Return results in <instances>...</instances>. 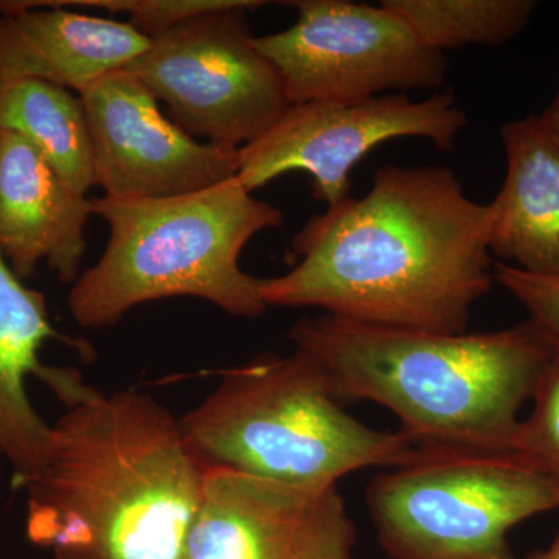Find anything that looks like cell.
Instances as JSON below:
<instances>
[{
    "label": "cell",
    "mask_w": 559,
    "mask_h": 559,
    "mask_svg": "<svg viewBox=\"0 0 559 559\" xmlns=\"http://www.w3.org/2000/svg\"><path fill=\"white\" fill-rule=\"evenodd\" d=\"M491 223V204L471 200L451 168L385 165L362 198L307 221L293 238L299 263L260 278V294L267 308L466 333L474 305L495 283Z\"/></svg>",
    "instance_id": "6da1fadb"
},
{
    "label": "cell",
    "mask_w": 559,
    "mask_h": 559,
    "mask_svg": "<svg viewBox=\"0 0 559 559\" xmlns=\"http://www.w3.org/2000/svg\"><path fill=\"white\" fill-rule=\"evenodd\" d=\"M46 465L27 495L28 539L55 559H182L207 468L179 419L132 390L105 393L69 370L53 390Z\"/></svg>",
    "instance_id": "7a4b0ae2"
},
{
    "label": "cell",
    "mask_w": 559,
    "mask_h": 559,
    "mask_svg": "<svg viewBox=\"0 0 559 559\" xmlns=\"http://www.w3.org/2000/svg\"><path fill=\"white\" fill-rule=\"evenodd\" d=\"M337 399L373 401L417 447L510 451L555 347L532 322L489 333L369 325L325 314L289 331Z\"/></svg>",
    "instance_id": "3957f363"
},
{
    "label": "cell",
    "mask_w": 559,
    "mask_h": 559,
    "mask_svg": "<svg viewBox=\"0 0 559 559\" xmlns=\"http://www.w3.org/2000/svg\"><path fill=\"white\" fill-rule=\"evenodd\" d=\"M92 213L108 224L109 240L70 288L69 311L83 329H108L140 305L171 297L205 300L241 319L267 310L260 278L242 271L240 259L285 216L237 178L182 197H102Z\"/></svg>",
    "instance_id": "277c9868"
},
{
    "label": "cell",
    "mask_w": 559,
    "mask_h": 559,
    "mask_svg": "<svg viewBox=\"0 0 559 559\" xmlns=\"http://www.w3.org/2000/svg\"><path fill=\"white\" fill-rule=\"evenodd\" d=\"M218 388L179 419L207 469L299 485H337L355 471L395 468L418 447L403 430L364 425L342 407L307 353L261 355L224 370Z\"/></svg>",
    "instance_id": "5b68a950"
},
{
    "label": "cell",
    "mask_w": 559,
    "mask_h": 559,
    "mask_svg": "<svg viewBox=\"0 0 559 559\" xmlns=\"http://www.w3.org/2000/svg\"><path fill=\"white\" fill-rule=\"evenodd\" d=\"M392 559H516L507 533L559 509V487L510 451L418 447L367 488Z\"/></svg>",
    "instance_id": "8992f818"
},
{
    "label": "cell",
    "mask_w": 559,
    "mask_h": 559,
    "mask_svg": "<svg viewBox=\"0 0 559 559\" xmlns=\"http://www.w3.org/2000/svg\"><path fill=\"white\" fill-rule=\"evenodd\" d=\"M259 0H230L223 9L180 22L150 40L127 66L168 119L193 139L242 148L289 108L277 70L255 46L248 11Z\"/></svg>",
    "instance_id": "52a82bcc"
},
{
    "label": "cell",
    "mask_w": 559,
    "mask_h": 559,
    "mask_svg": "<svg viewBox=\"0 0 559 559\" xmlns=\"http://www.w3.org/2000/svg\"><path fill=\"white\" fill-rule=\"evenodd\" d=\"M288 5L297 10V21L255 38V46L277 70L289 105L356 103L447 83L444 53L425 46L384 2L299 0Z\"/></svg>",
    "instance_id": "ba28073f"
},
{
    "label": "cell",
    "mask_w": 559,
    "mask_h": 559,
    "mask_svg": "<svg viewBox=\"0 0 559 559\" xmlns=\"http://www.w3.org/2000/svg\"><path fill=\"white\" fill-rule=\"evenodd\" d=\"M466 127L468 116L452 91L419 102L390 94L356 103H297L238 150L237 179L252 193L288 173H308L312 197L333 207L352 197L349 176L371 150L417 138L450 151Z\"/></svg>",
    "instance_id": "9c48e42d"
},
{
    "label": "cell",
    "mask_w": 559,
    "mask_h": 559,
    "mask_svg": "<svg viewBox=\"0 0 559 559\" xmlns=\"http://www.w3.org/2000/svg\"><path fill=\"white\" fill-rule=\"evenodd\" d=\"M356 528L337 485L238 471L205 474L182 559H353Z\"/></svg>",
    "instance_id": "30bf717a"
},
{
    "label": "cell",
    "mask_w": 559,
    "mask_h": 559,
    "mask_svg": "<svg viewBox=\"0 0 559 559\" xmlns=\"http://www.w3.org/2000/svg\"><path fill=\"white\" fill-rule=\"evenodd\" d=\"M95 186L105 197L170 198L237 178L238 150L200 142L162 114L153 92L120 69L80 92Z\"/></svg>",
    "instance_id": "8fae6325"
},
{
    "label": "cell",
    "mask_w": 559,
    "mask_h": 559,
    "mask_svg": "<svg viewBox=\"0 0 559 559\" xmlns=\"http://www.w3.org/2000/svg\"><path fill=\"white\" fill-rule=\"evenodd\" d=\"M92 215V200L70 189L25 140L0 134V253L17 277H32L47 263L73 285Z\"/></svg>",
    "instance_id": "7c38bea8"
},
{
    "label": "cell",
    "mask_w": 559,
    "mask_h": 559,
    "mask_svg": "<svg viewBox=\"0 0 559 559\" xmlns=\"http://www.w3.org/2000/svg\"><path fill=\"white\" fill-rule=\"evenodd\" d=\"M148 46L127 21L62 7L0 11V81H44L80 94Z\"/></svg>",
    "instance_id": "4fadbf2b"
},
{
    "label": "cell",
    "mask_w": 559,
    "mask_h": 559,
    "mask_svg": "<svg viewBox=\"0 0 559 559\" xmlns=\"http://www.w3.org/2000/svg\"><path fill=\"white\" fill-rule=\"evenodd\" d=\"M507 173L492 209L489 253L498 263L559 277V146L539 116L500 130Z\"/></svg>",
    "instance_id": "5bb4252c"
},
{
    "label": "cell",
    "mask_w": 559,
    "mask_h": 559,
    "mask_svg": "<svg viewBox=\"0 0 559 559\" xmlns=\"http://www.w3.org/2000/svg\"><path fill=\"white\" fill-rule=\"evenodd\" d=\"M50 340L66 337L51 325L46 299L0 253V457L13 468L16 487L44 468L51 450V425L27 389L31 377L49 381L53 367L40 362V349Z\"/></svg>",
    "instance_id": "9a60e30c"
},
{
    "label": "cell",
    "mask_w": 559,
    "mask_h": 559,
    "mask_svg": "<svg viewBox=\"0 0 559 559\" xmlns=\"http://www.w3.org/2000/svg\"><path fill=\"white\" fill-rule=\"evenodd\" d=\"M28 143L66 183L86 197L95 186L86 109L76 92L36 80L0 81V134Z\"/></svg>",
    "instance_id": "2e32d148"
},
{
    "label": "cell",
    "mask_w": 559,
    "mask_h": 559,
    "mask_svg": "<svg viewBox=\"0 0 559 559\" xmlns=\"http://www.w3.org/2000/svg\"><path fill=\"white\" fill-rule=\"evenodd\" d=\"M429 49L498 47L525 31L533 0H384Z\"/></svg>",
    "instance_id": "e0dca14e"
},
{
    "label": "cell",
    "mask_w": 559,
    "mask_h": 559,
    "mask_svg": "<svg viewBox=\"0 0 559 559\" xmlns=\"http://www.w3.org/2000/svg\"><path fill=\"white\" fill-rule=\"evenodd\" d=\"M533 409L511 443L510 452L559 487V349L532 396Z\"/></svg>",
    "instance_id": "ac0fdd59"
},
{
    "label": "cell",
    "mask_w": 559,
    "mask_h": 559,
    "mask_svg": "<svg viewBox=\"0 0 559 559\" xmlns=\"http://www.w3.org/2000/svg\"><path fill=\"white\" fill-rule=\"evenodd\" d=\"M495 282L520 301L528 320L559 349V277H538L496 261Z\"/></svg>",
    "instance_id": "d6986e66"
},
{
    "label": "cell",
    "mask_w": 559,
    "mask_h": 559,
    "mask_svg": "<svg viewBox=\"0 0 559 559\" xmlns=\"http://www.w3.org/2000/svg\"><path fill=\"white\" fill-rule=\"evenodd\" d=\"M540 123L549 132L550 138L555 140V143L559 146V83L557 94H555L554 100L547 106L546 110L539 116Z\"/></svg>",
    "instance_id": "ffe728a7"
},
{
    "label": "cell",
    "mask_w": 559,
    "mask_h": 559,
    "mask_svg": "<svg viewBox=\"0 0 559 559\" xmlns=\"http://www.w3.org/2000/svg\"><path fill=\"white\" fill-rule=\"evenodd\" d=\"M527 559H559V536L550 544L549 549L535 551Z\"/></svg>",
    "instance_id": "44dd1931"
},
{
    "label": "cell",
    "mask_w": 559,
    "mask_h": 559,
    "mask_svg": "<svg viewBox=\"0 0 559 559\" xmlns=\"http://www.w3.org/2000/svg\"><path fill=\"white\" fill-rule=\"evenodd\" d=\"M2 463H3V459L0 457V481H2Z\"/></svg>",
    "instance_id": "7402d4cb"
}]
</instances>
